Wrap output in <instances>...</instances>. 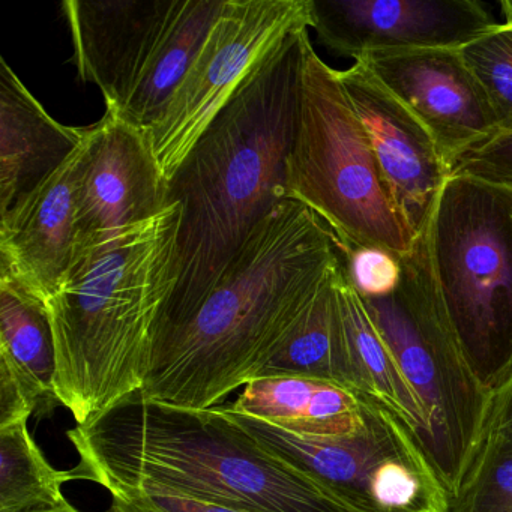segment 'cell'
I'll list each match as a JSON object with an SVG mask.
<instances>
[{"mask_svg":"<svg viewBox=\"0 0 512 512\" xmlns=\"http://www.w3.org/2000/svg\"><path fill=\"white\" fill-rule=\"evenodd\" d=\"M343 260L328 224L284 200L251 232L199 308L152 344L140 391L191 409L220 406L259 377Z\"/></svg>","mask_w":512,"mask_h":512,"instance_id":"cell-1","label":"cell"},{"mask_svg":"<svg viewBox=\"0 0 512 512\" xmlns=\"http://www.w3.org/2000/svg\"><path fill=\"white\" fill-rule=\"evenodd\" d=\"M307 32L259 62L169 181V203L182 209L178 284L152 344L199 308L251 232L287 200Z\"/></svg>","mask_w":512,"mask_h":512,"instance_id":"cell-2","label":"cell"},{"mask_svg":"<svg viewBox=\"0 0 512 512\" xmlns=\"http://www.w3.org/2000/svg\"><path fill=\"white\" fill-rule=\"evenodd\" d=\"M67 437L80 458L77 481L110 494L158 491L247 512H356L260 445L229 406L191 409L137 391Z\"/></svg>","mask_w":512,"mask_h":512,"instance_id":"cell-3","label":"cell"},{"mask_svg":"<svg viewBox=\"0 0 512 512\" xmlns=\"http://www.w3.org/2000/svg\"><path fill=\"white\" fill-rule=\"evenodd\" d=\"M182 209L119 230L74 253L47 304L56 349V394L86 424L143 388L155 329L178 284Z\"/></svg>","mask_w":512,"mask_h":512,"instance_id":"cell-4","label":"cell"},{"mask_svg":"<svg viewBox=\"0 0 512 512\" xmlns=\"http://www.w3.org/2000/svg\"><path fill=\"white\" fill-rule=\"evenodd\" d=\"M362 301L421 404L419 451L449 502L484 440L493 395L476 379L449 325L425 230L401 257L397 286Z\"/></svg>","mask_w":512,"mask_h":512,"instance_id":"cell-5","label":"cell"},{"mask_svg":"<svg viewBox=\"0 0 512 512\" xmlns=\"http://www.w3.org/2000/svg\"><path fill=\"white\" fill-rule=\"evenodd\" d=\"M425 235L449 325L493 395L512 376V191L451 176Z\"/></svg>","mask_w":512,"mask_h":512,"instance_id":"cell-6","label":"cell"},{"mask_svg":"<svg viewBox=\"0 0 512 512\" xmlns=\"http://www.w3.org/2000/svg\"><path fill=\"white\" fill-rule=\"evenodd\" d=\"M286 199L325 221L343 248H382L403 257L415 245L337 70L320 59L308 32Z\"/></svg>","mask_w":512,"mask_h":512,"instance_id":"cell-7","label":"cell"},{"mask_svg":"<svg viewBox=\"0 0 512 512\" xmlns=\"http://www.w3.org/2000/svg\"><path fill=\"white\" fill-rule=\"evenodd\" d=\"M361 401V430L338 437L301 436L229 410L260 445L356 512H448V497L409 430L379 404Z\"/></svg>","mask_w":512,"mask_h":512,"instance_id":"cell-8","label":"cell"},{"mask_svg":"<svg viewBox=\"0 0 512 512\" xmlns=\"http://www.w3.org/2000/svg\"><path fill=\"white\" fill-rule=\"evenodd\" d=\"M308 28L311 0L224 2L193 67L148 130L167 181L259 62L284 38Z\"/></svg>","mask_w":512,"mask_h":512,"instance_id":"cell-9","label":"cell"},{"mask_svg":"<svg viewBox=\"0 0 512 512\" xmlns=\"http://www.w3.org/2000/svg\"><path fill=\"white\" fill-rule=\"evenodd\" d=\"M169 205V181L146 128L130 124L112 110L85 127L74 253L103 244L119 230L143 223Z\"/></svg>","mask_w":512,"mask_h":512,"instance_id":"cell-10","label":"cell"},{"mask_svg":"<svg viewBox=\"0 0 512 512\" xmlns=\"http://www.w3.org/2000/svg\"><path fill=\"white\" fill-rule=\"evenodd\" d=\"M496 26L478 0H311L320 43L355 61L374 52L463 49Z\"/></svg>","mask_w":512,"mask_h":512,"instance_id":"cell-11","label":"cell"},{"mask_svg":"<svg viewBox=\"0 0 512 512\" xmlns=\"http://www.w3.org/2000/svg\"><path fill=\"white\" fill-rule=\"evenodd\" d=\"M367 64L436 140L446 166L499 134L496 116L460 49L374 52Z\"/></svg>","mask_w":512,"mask_h":512,"instance_id":"cell-12","label":"cell"},{"mask_svg":"<svg viewBox=\"0 0 512 512\" xmlns=\"http://www.w3.org/2000/svg\"><path fill=\"white\" fill-rule=\"evenodd\" d=\"M337 73L367 133L389 194L418 238L451 178L436 140L365 62L355 61Z\"/></svg>","mask_w":512,"mask_h":512,"instance_id":"cell-13","label":"cell"},{"mask_svg":"<svg viewBox=\"0 0 512 512\" xmlns=\"http://www.w3.org/2000/svg\"><path fill=\"white\" fill-rule=\"evenodd\" d=\"M85 137L70 158L0 217V275L47 307L74 259Z\"/></svg>","mask_w":512,"mask_h":512,"instance_id":"cell-14","label":"cell"},{"mask_svg":"<svg viewBox=\"0 0 512 512\" xmlns=\"http://www.w3.org/2000/svg\"><path fill=\"white\" fill-rule=\"evenodd\" d=\"M173 0H67L62 4L80 79L122 112L166 25Z\"/></svg>","mask_w":512,"mask_h":512,"instance_id":"cell-15","label":"cell"},{"mask_svg":"<svg viewBox=\"0 0 512 512\" xmlns=\"http://www.w3.org/2000/svg\"><path fill=\"white\" fill-rule=\"evenodd\" d=\"M85 137L62 125L0 58V217L55 173Z\"/></svg>","mask_w":512,"mask_h":512,"instance_id":"cell-16","label":"cell"},{"mask_svg":"<svg viewBox=\"0 0 512 512\" xmlns=\"http://www.w3.org/2000/svg\"><path fill=\"white\" fill-rule=\"evenodd\" d=\"M230 409L301 436H349L364 425L358 395L308 377H257Z\"/></svg>","mask_w":512,"mask_h":512,"instance_id":"cell-17","label":"cell"},{"mask_svg":"<svg viewBox=\"0 0 512 512\" xmlns=\"http://www.w3.org/2000/svg\"><path fill=\"white\" fill-rule=\"evenodd\" d=\"M335 286L346 341L350 389L358 397L388 410L409 430L418 445L424 428L421 404L394 353L377 331L361 295L353 287L347 275L346 254Z\"/></svg>","mask_w":512,"mask_h":512,"instance_id":"cell-18","label":"cell"},{"mask_svg":"<svg viewBox=\"0 0 512 512\" xmlns=\"http://www.w3.org/2000/svg\"><path fill=\"white\" fill-rule=\"evenodd\" d=\"M224 2L173 0L157 44L118 113L121 118L146 130L157 122L193 67Z\"/></svg>","mask_w":512,"mask_h":512,"instance_id":"cell-19","label":"cell"},{"mask_svg":"<svg viewBox=\"0 0 512 512\" xmlns=\"http://www.w3.org/2000/svg\"><path fill=\"white\" fill-rule=\"evenodd\" d=\"M0 362L28 383L38 400L37 416H50L62 406L56 394L55 340L46 307L2 275Z\"/></svg>","mask_w":512,"mask_h":512,"instance_id":"cell-20","label":"cell"},{"mask_svg":"<svg viewBox=\"0 0 512 512\" xmlns=\"http://www.w3.org/2000/svg\"><path fill=\"white\" fill-rule=\"evenodd\" d=\"M343 263L320 287L259 377H308L334 383L352 392L335 286Z\"/></svg>","mask_w":512,"mask_h":512,"instance_id":"cell-21","label":"cell"},{"mask_svg":"<svg viewBox=\"0 0 512 512\" xmlns=\"http://www.w3.org/2000/svg\"><path fill=\"white\" fill-rule=\"evenodd\" d=\"M77 481L58 470L28 430V419L0 428V512H34L68 502L62 485Z\"/></svg>","mask_w":512,"mask_h":512,"instance_id":"cell-22","label":"cell"},{"mask_svg":"<svg viewBox=\"0 0 512 512\" xmlns=\"http://www.w3.org/2000/svg\"><path fill=\"white\" fill-rule=\"evenodd\" d=\"M448 512H512V445L484 437Z\"/></svg>","mask_w":512,"mask_h":512,"instance_id":"cell-23","label":"cell"},{"mask_svg":"<svg viewBox=\"0 0 512 512\" xmlns=\"http://www.w3.org/2000/svg\"><path fill=\"white\" fill-rule=\"evenodd\" d=\"M460 50L488 98L499 133H512V25H497Z\"/></svg>","mask_w":512,"mask_h":512,"instance_id":"cell-24","label":"cell"},{"mask_svg":"<svg viewBox=\"0 0 512 512\" xmlns=\"http://www.w3.org/2000/svg\"><path fill=\"white\" fill-rule=\"evenodd\" d=\"M451 176L478 179L512 191V133H499L461 154Z\"/></svg>","mask_w":512,"mask_h":512,"instance_id":"cell-25","label":"cell"},{"mask_svg":"<svg viewBox=\"0 0 512 512\" xmlns=\"http://www.w3.org/2000/svg\"><path fill=\"white\" fill-rule=\"evenodd\" d=\"M344 254L347 275L362 298L385 295L397 286L401 257L382 248H344Z\"/></svg>","mask_w":512,"mask_h":512,"instance_id":"cell-26","label":"cell"},{"mask_svg":"<svg viewBox=\"0 0 512 512\" xmlns=\"http://www.w3.org/2000/svg\"><path fill=\"white\" fill-rule=\"evenodd\" d=\"M110 512H247L158 491L128 490L112 494Z\"/></svg>","mask_w":512,"mask_h":512,"instance_id":"cell-27","label":"cell"},{"mask_svg":"<svg viewBox=\"0 0 512 512\" xmlns=\"http://www.w3.org/2000/svg\"><path fill=\"white\" fill-rule=\"evenodd\" d=\"M497 437L512 445V376L494 392L484 437Z\"/></svg>","mask_w":512,"mask_h":512,"instance_id":"cell-28","label":"cell"},{"mask_svg":"<svg viewBox=\"0 0 512 512\" xmlns=\"http://www.w3.org/2000/svg\"><path fill=\"white\" fill-rule=\"evenodd\" d=\"M500 8H502L506 23L512 25V0H502V2H500Z\"/></svg>","mask_w":512,"mask_h":512,"instance_id":"cell-29","label":"cell"},{"mask_svg":"<svg viewBox=\"0 0 512 512\" xmlns=\"http://www.w3.org/2000/svg\"><path fill=\"white\" fill-rule=\"evenodd\" d=\"M34 512H82V511H79V509L74 508V506L71 505L70 502H67V503H65V505L56 506V508L41 509V511H34Z\"/></svg>","mask_w":512,"mask_h":512,"instance_id":"cell-30","label":"cell"}]
</instances>
